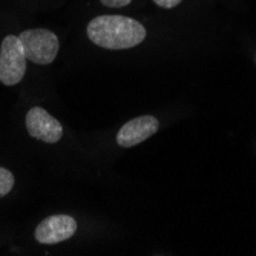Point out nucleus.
Masks as SVG:
<instances>
[{
  "instance_id": "obj_3",
  "label": "nucleus",
  "mask_w": 256,
  "mask_h": 256,
  "mask_svg": "<svg viewBox=\"0 0 256 256\" xmlns=\"http://www.w3.org/2000/svg\"><path fill=\"white\" fill-rule=\"evenodd\" d=\"M26 72V57L18 36H6L0 44V82L14 86Z\"/></svg>"
},
{
  "instance_id": "obj_4",
  "label": "nucleus",
  "mask_w": 256,
  "mask_h": 256,
  "mask_svg": "<svg viewBox=\"0 0 256 256\" xmlns=\"http://www.w3.org/2000/svg\"><path fill=\"white\" fill-rule=\"evenodd\" d=\"M25 123H26L28 134L32 138L40 140L43 143L54 144L62 140V135H63L62 124L43 108H38V106L31 108L26 114Z\"/></svg>"
},
{
  "instance_id": "obj_9",
  "label": "nucleus",
  "mask_w": 256,
  "mask_h": 256,
  "mask_svg": "<svg viewBox=\"0 0 256 256\" xmlns=\"http://www.w3.org/2000/svg\"><path fill=\"white\" fill-rule=\"evenodd\" d=\"M182 0H154V4L158 5L160 8H164V10H170L175 8L176 5H180Z\"/></svg>"
},
{
  "instance_id": "obj_2",
  "label": "nucleus",
  "mask_w": 256,
  "mask_h": 256,
  "mask_svg": "<svg viewBox=\"0 0 256 256\" xmlns=\"http://www.w3.org/2000/svg\"><path fill=\"white\" fill-rule=\"evenodd\" d=\"M26 60L36 64H50L56 60L60 43L57 36L50 30H26L18 34Z\"/></svg>"
},
{
  "instance_id": "obj_7",
  "label": "nucleus",
  "mask_w": 256,
  "mask_h": 256,
  "mask_svg": "<svg viewBox=\"0 0 256 256\" xmlns=\"http://www.w3.org/2000/svg\"><path fill=\"white\" fill-rule=\"evenodd\" d=\"M14 188V176L12 174L5 169V168H0V198L6 196Z\"/></svg>"
},
{
  "instance_id": "obj_6",
  "label": "nucleus",
  "mask_w": 256,
  "mask_h": 256,
  "mask_svg": "<svg viewBox=\"0 0 256 256\" xmlns=\"http://www.w3.org/2000/svg\"><path fill=\"white\" fill-rule=\"evenodd\" d=\"M160 129V122L154 115H142L132 118L117 134V143L122 148H134L140 143L146 142Z\"/></svg>"
},
{
  "instance_id": "obj_1",
  "label": "nucleus",
  "mask_w": 256,
  "mask_h": 256,
  "mask_svg": "<svg viewBox=\"0 0 256 256\" xmlns=\"http://www.w3.org/2000/svg\"><path fill=\"white\" fill-rule=\"evenodd\" d=\"M88 37L104 50H129L146 38V28L126 16H98L88 25Z\"/></svg>"
},
{
  "instance_id": "obj_5",
  "label": "nucleus",
  "mask_w": 256,
  "mask_h": 256,
  "mask_svg": "<svg viewBox=\"0 0 256 256\" xmlns=\"http://www.w3.org/2000/svg\"><path fill=\"white\" fill-rule=\"evenodd\" d=\"M77 232V221L69 215H52L44 218L36 228L34 236L40 244H58Z\"/></svg>"
},
{
  "instance_id": "obj_8",
  "label": "nucleus",
  "mask_w": 256,
  "mask_h": 256,
  "mask_svg": "<svg viewBox=\"0 0 256 256\" xmlns=\"http://www.w3.org/2000/svg\"><path fill=\"white\" fill-rule=\"evenodd\" d=\"M100 2L109 8H123V6L129 5L132 0H100Z\"/></svg>"
}]
</instances>
